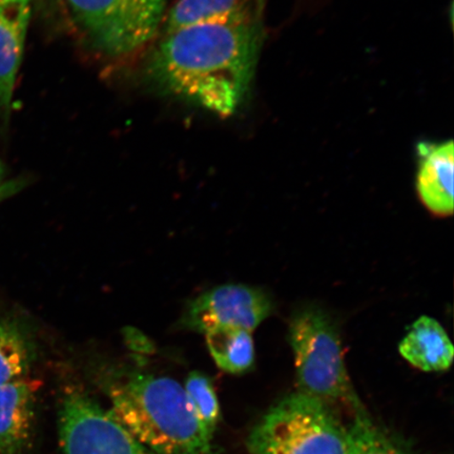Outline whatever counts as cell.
<instances>
[{
    "label": "cell",
    "instance_id": "6",
    "mask_svg": "<svg viewBox=\"0 0 454 454\" xmlns=\"http://www.w3.org/2000/svg\"><path fill=\"white\" fill-rule=\"evenodd\" d=\"M59 433L64 454H153L110 411L78 391L62 402Z\"/></svg>",
    "mask_w": 454,
    "mask_h": 454
},
{
    "label": "cell",
    "instance_id": "13",
    "mask_svg": "<svg viewBox=\"0 0 454 454\" xmlns=\"http://www.w3.org/2000/svg\"><path fill=\"white\" fill-rule=\"evenodd\" d=\"M207 334V344L217 366L225 372L242 374L254 363L252 332L238 327H220Z\"/></svg>",
    "mask_w": 454,
    "mask_h": 454
},
{
    "label": "cell",
    "instance_id": "8",
    "mask_svg": "<svg viewBox=\"0 0 454 454\" xmlns=\"http://www.w3.org/2000/svg\"><path fill=\"white\" fill-rule=\"evenodd\" d=\"M417 189L424 206L440 215L453 213L454 149L452 140L418 145Z\"/></svg>",
    "mask_w": 454,
    "mask_h": 454
},
{
    "label": "cell",
    "instance_id": "15",
    "mask_svg": "<svg viewBox=\"0 0 454 454\" xmlns=\"http://www.w3.org/2000/svg\"><path fill=\"white\" fill-rule=\"evenodd\" d=\"M348 433L349 454H410L379 428L368 413L354 417Z\"/></svg>",
    "mask_w": 454,
    "mask_h": 454
},
{
    "label": "cell",
    "instance_id": "3",
    "mask_svg": "<svg viewBox=\"0 0 454 454\" xmlns=\"http://www.w3.org/2000/svg\"><path fill=\"white\" fill-rule=\"evenodd\" d=\"M251 454H349L348 428L331 406L302 393L282 399L254 425Z\"/></svg>",
    "mask_w": 454,
    "mask_h": 454
},
{
    "label": "cell",
    "instance_id": "4",
    "mask_svg": "<svg viewBox=\"0 0 454 454\" xmlns=\"http://www.w3.org/2000/svg\"><path fill=\"white\" fill-rule=\"evenodd\" d=\"M300 393L314 396L333 410L340 405L353 416L366 413L346 371L336 326L317 309H304L289 325Z\"/></svg>",
    "mask_w": 454,
    "mask_h": 454
},
{
    "label": "cell",
    "instance_id": "16",
    "mask_svg": "<svg viewBox=\"0 0 454 454\" xmlns=\"http://www.w3.org/2000/svg\"><path fill=\"white\" fill-rule=\"evenodd\" d=\"M184 390L199 421L213 436L220 422L221 411L211 379L200 372H192Z\"/></svg>",
    "mask_w": 454,
    "mask_h": 454
},
{
    "label": "cell",
    "instance_id": "5",
    "mask_svg": "<svg viewBox=\"0 0 454 454\" xmlns=\"http://www.w3.org/2000/svg\"><path fill=\"white\" fill-rule=\"evenodd\" d=\"M74 24L101 54L133 53L156 35L167 0H66Z\"/></svg>",
    "mask_w": 454,
    "mask_h": 454
},
{
    "label": "cell",
    "instance_id": "7",
    "mask_svg": "<svg viewBox=\"0 0 454 454\" xmlns=\"http://www.w3.org/2000/svg\"><path fill=\"white\" fill-rule=\"evenodd\" d=\"M270 311V300L260 289L229 284L215 287L192 301L181 323L187 329L203 333L220 327H238L253 332Z\"/></svg>",
    "mask_w": 454,
    "mask_h": 454
},
{
    "label": "cell",
    "instance_id": "2",
    "mask_svg": "<svg viewBox=\"0 0 454 454\" xmlns=\"http://www.w3.org/2000/svg\"><path fill=\"white\" fill-rule=\"evenodd\" d=\"M110 413L134 438L157 454H214L213 436L175 380L133 374L114 385Z\"/></svg>",
    "mask_w": 454,
    "mask_h": 454
},
{
    "label": "cell",
    "instance_id": "9",
    "mask_svg": "<svg viewBox=\"0 0 454 454\" xmlns=\"http://www.w3.org/2000/svg\"><path fill=\"white\" fill-rule=\"evenodd\" d=\"M35 383L26 379L0 385V454H24L35 414Z\"/></svg>",
    "mask_w": 454,
    "mask_h": 454
},
{
    "label": "cell",
    "instance_id": "12",
    "mask_svg": "<svg viewBox=\"0 0 454 454\" xmlns=\"http://www.w3.org/2000/svg\"><path fill=\"white\" fill-rule=\"evenodd\" d=\"M253 12V0H178L169 10L164 30L168 35L185 27L241 20Z\"/></svg>",
    "mask_w": 454,
    "mask_h": 454
},
{
    "label": "cell",
    "instance_id": "10",
    "mask_svg": "<svg viewBox=\"0 0 454 454\" xmlns=\"http://www.w3.org/2000/svg\"><path fill=\"white\" fill-rule=\"evenodd\" d=\"M399 350L407 362L426 372H445L453 362L451 340L440 323L430 317H421L413 323Z\"/></svg>",
    "mask_w": 454,
    "mask_h": 454
},
{
    "label": "cell",
    "instance_id": "14",
    "mask_svg": "<svg viewBox=\"0 0 454 454\" xmlns=\"http://www.w3.org/2000/svg\"><path fill=\"white\" fill-rule=\"evenodd\" d=\"M32 362V345L26 333L13 322L0 321V385L25 379Z\"/></svg>",
    "mask_w": 454,
    "mask_h": 454
},
{
    "label": "cell",
    "instance_id": "17",
    "mask_svg": "<svg viewBox=\"0 0 454 454\" xmlns=\"http://www.w3.org/2000/svg\"><path fill=\"white\" fill-rule=\"evenodd\" d=\"M32 0H0L3 8H31Z\"/></svg>",
    "mask_w": 454,
    "mask_h": 454
},
{
    "label": "cell",
    "instance_id": "18",
    "mask_svg": "<svg viewBox=\"0 0 454 454\" xmlns=\"http://www.w3.org/2000/svg\"><path fill=\"white\" fill-rule=\"evenodd\" d=\"M4 176H5V168L4 166V163L2 160H0V197L5 195V194H9V192H11L10 190L12 189L13 186H16V184L14 185H4Z\"/></svg>",
    "mask_w": 454,
    "mask_h": 454
},
{
    "label": "cell",
    "instance_id": "1",
    "mask_svg": "<svg viewBox=\"0 0 454 454\" xmlns=\"http://www.w3.org/2000/svg\"><path fill=\"white\" fill-rule=\"evenodd\" d=\"M262 36L254 12L234 21L185 27L164 36L147 73L164 92L229 117L252 83Z\"/></svg>",
    "mask_w": 454,
    "mask_h": 454
},
{
    "label": "cell",
    "instance_id": "11",
    "mask_svg": "<svg viewBox=\"0 0 454 454\" xmlns=\"http://www.w3.org/2000/svg\"><path fill=\"white\" fill-rule=\"evenodd\" d=\"M30 16L31 8L0 7V109L4 112L12 104Z\"/></svg>",
    "mask_w": 454,
    "mask_h": 454
}]
</instances>
